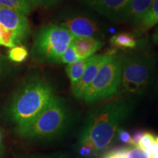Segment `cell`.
I'll use <instances>...</instances> for the list:
<instances>
[{"label": "cell", "instance_id": "cell-1", "mask_svg": "<svg viewBox=\"0 0 158 158\" xmlns=\"http://www.w3.org/2000/svg\"><path fill=\"white\" fill-rule=\"evenodd\" d=\"M133 110V102L117 99L91 110L79 133L80 155L91 157L107 149L113 143L120 125Z\"/></svg>", "mask_w": 158, "mask_h": 158}, {"label": "cell", "instance_id": "cell-15", "mask_svg": "<svg viewBox=\"0 0 158 158\" xmlns=\"http://www.w3.org/2000/svg\"><path fill=\"white\" fill-rule=\"evenodd\" d=\"M0 6L13 10L24 16L32 10V5L29 0H0Z\"/></svg>", "mask_w": 158, "mask_h": 158}, {"label": "cell", "instance_id": "cell-7", "mask_svg": "<svg viewBox=\"0 0 158 158\" xmlns=\"http://www.w3.org/2000/svg\"><path fill=\"white\" fill-rule=\"evenodd\" d=\"M70 31L74 37H92L101 36V30L98 23L89 15L73 14L60 24Z\"/></svg>", "mask_w": 158, "mask_h": 158}, {"label": "cell", "instance_id": "cell-30", "mask_svg": "<svg viewBox=\"0 0 158 158\" xmlns=\"http://www.w3.org/2000/svg\"><path fill=\"white\" fill-rule=\"evenodd\" d=\"M2 27L0 26V45H2Z\"/></svg>", "mask_w": 158, "mask_h": 158}, {"label": "cell", "instance_id": "cell-4", "mask_svg": "<svg viewBox=\"0 0 158 158\" xmlns=\"http://www.w3.org/2000/svg\"><path fill=\"white\" fill-rule=\"evenodd\" d=\"M155 61L144 53L127 55L122 59L121 86L124 92L141 94L153 78Z\"/></svg>", "mask_w": 158, "mask_h": 158}, {"label": "cell", "instance_id": "cell-16", "mask_svg": "<svg viewBox=\"0 0 158 158\" xmlns=\"http://www.w3.org/2000/svg\"><path fill=\"white\" fill-rule=\"evenodd\" d=\"M110 43L113 46L119 48H134L137 45L135 37L127 32L114 35L110 38Z\"/></svg>", "mask_w": 158, "mask_h": 158}, {"label": "cell", "instance_id": "cell-6", "mask_svg": "<svg viewBox=\"0 0 158 158\" xmlns=\"http://www.w3.org/2000/svg\"><path fill=\"white\" fill-rule=\"evenodd\" d=\"M122 59L114 53L108 57L85 92L83 100L86 103L109 98L118 92L121 86Z\"/></svg>", "mask_w": 158, "mask_h": 158}, {"label": "cell", "instance_id": "cell-3", "mask_svg": "<svg viewBox=\"0 0 158 158\" xmlns=\"http://www.w3.org/2000/svg\"><path fill=\"white\" fill-rule=\"evenodd\" d=\"M72 123V114L62 98L55 96L29 124L16 128L20 137L29 140H49L64 133Z\"/></svg>", "mask_w": 158, "mask_h": 158}, {"label": "cell", "instance_id": "cell-18", "mask_svg": "<svg viewBox=\"0 0 158 158\" xmlns=\"http://www.w3.org/2000/svg\"><path fill=\"white\" fill-rule=\"evenodd\" d=\"M155 143V135L152 133H149V132H145L142 135L140 141L138 142V147L150 152Z\"/></svg>", "mask_w": 158, "mask_h": 158}, {"label": "cell", "instance_id": "cell-23", "mask_svg": "<svg viewBox=\"0 0 158 158\" xmlns=\"http://www.w3.org/2000/svg\"><path fill=\"white\" fill-rule=\"evenodd\" d=\"M116 138L119 141L124 144H127V145L130 146V147H135V144L134 143L133 138H132L131 135L129 132L127 130L122 129V128H119L116 133Z\"/></svg>", "mask_w": 158, "mask_h": 158}, {"label": "cell", "instance_id": "cell-10", "mask_svg": "<svg viewBox=\"0 0 158 158\" xmlns=\"http://www.w3.org/2000/svg\"><path fill=\"white\" fill-rule=\"evenodd\" d=\"M86 7L112 21H118L124 6L130 0H78Z\"/></svg>", "mask_w": 158, "mask_h": 158}, {"label": "cell", "instance_id": "cell-31", "mask_svg": "<svg viewBox=\"0 0 158 158\" xmlns=\"http://www.w3.org/2000/svg\"><path fill=\"white\" fill-rule=\"evenodd\" d=\"M155 141H156V143H157L158 145V136H157V137L155 138Z\"/></svg>", "mask_w": 158, "mask_h": 158}, {"label": "cell", "instance_id": "cell-26", "mask_svg": "<svg viewBox=\"0 0 158 158\" xmlns=\"http://www.w3.org/2000/svg\"><path fill=\"white\" fill-rule=\"evenodd\" d=\"M143 133L144 132L140 131V130H137V131L135 132V133L133 134V135L132 136L134 143H135L136 146H138V142H139L140 140H141Z\"/></svg>", "mask_w": 158, "mask_h": 158}, {"label": "cell", "instance_id": "cell-2", "mask_svg": "<svg viewBox=\"0 0 158 158\" xmlns=\"http://www.w3.org/2000/svg\"><path fill=\"white\" fill-rule=\"evenodd\" d=\"M55 95L54 87L48 79L35 75L23 81L7 109L10 120L16 128L23 127L40 113Z\"/></svg>", "mask_w": 158, "mask_h": 158}, {"label": "cell", "instance_id": "cell-28", "mask_svg": "<svg viewBox=\"0 0 158 158\" xmlns=\"http://www.w3.org/2000/svg\"><path fill=\"white\" fill-rule=\"evenodd\" d=\"M151 154V158H158V145L157 143H155L152 151L150 152Z\"/></svg>", "mask_w": 158, "mask_h": 158}, {"label": "cell", "instance_id": "cell-20", "mask_svg": "<svg viewBox=\"0 0 158 158\" xmlns=\"http://www.w3.org/2000/svg\"><path fill=\"white\" fill-rule=\"evenodd\" d=\"M78 60H79V59L77 56L76 51H75L73 45H70L68 49L64 51V54H62L60 59V63L70 64L77 62Z\"/></svg>", "mask_w": 158, "mask_h": 158}, {"label": "cell", "instance_id": "cell-32", "mask_svg": "<svg viewBox=\"0 0 158 158\" xmlns=\"http://www.w3.org/2000/svg\"><path fill=\"white\" fill-rule=\"evenodd\" d=\"M157 93H158V76H157Z\"/></svg>", "mask_w": 158, "mask_h": 158}, {"label": "cell", "instance_id": "cell-9", "mask_svg": "<svg viewBox=\"0 0 158 158\" xmlns=\"http://www.w3.org/2000/svg\"><path fill=\"white\" fill-rule=\"evenodd\" d=\"M0 26L16 34L21 40L27 38L29 34V23L24 15L13 10L0 6Z\"/></svg>", "mask_w": 158, "mask_h": 158}, {"label": "cell", "instance_id": "cell-25", "mask_svg": "<svg viewBox=\"0 0 158 158\" xmlns=\"http://www.w3.org/2000/svg\"><path fill=\"white\" fill-rule=\"evenodd\" d=\"M32 6L37 7H48V6L54 5L59 0H29Z\"/></svg>", "mask_w": 158, "mask_h": 158}, {"label": "cell", "instance_id": "cell-14", "mask_svg": "<svg viewBox=\"0 0 158 158\" xmlns=\"http://www.w3.org/2000/svg\"><path fill=\"white\" fill-rule=\"evenodd\" d=\"M158 23V0H155L151 7L138 23V31L143 32Z\"/></svg>", "mask_w": 158, "mask_h": 158}, {"label": "cell", "instance_id": "cell-8", "mask_svg": "<svg viewBox=\"0 0 158 158\" xmlns=\"http://www.w3.org/2000/svg\"><path fill=\"white\" fill-rule=\"evenodd\" d=\"M112 54H114V52H108L91 57L82 77L75 86L71 87L72 93L75 98L78 100H83L85 92L94 81L100 69Z\"/></svg>", "mask_w": 158, "mask_h": 158}, {"label": "cell", "instance_id": "cell-29", "mask_svg": "<svg viewBox=\"0 0 158 158\" xmlns=\"http://www.w3.org/2000/svg\"><path fill=\"white\" fill-rule=\"evenodd\" d=\"M152 40L156 45H158V27L156 29V30L152 35Z\"/></svg>", "mask_w": 158, "mask_h": 158}, {"label": "cell", "instance_id": "cell-17", "mask_svg": "<svg viewBox=\"0 0 158 158\" xmlns=\"http://www.w3.org/2000/svg\"><path fill=\"white\" fill-rule=\"evenodd\" d=\"M28 56V50L23 45H15L11 48L8 52V59L13 62H23Z\"/></svg>", "mask_w": 158, "mask_h": 158}, {"label": "cell", "instance_id": "cell-11", "mask_svg": "<svg viewBox=\"0 0 158 158\" xmlns=\"http://www.w3.org/2000/svg\"><path fill=\"white\" fill-rule=\"evenodd\" d=\"M155 0H130L122 10L118 21L138 24Z\"/></svg>", "mask_w": 158, "mask_h": 158}, {"label": "cell", "instance_id": "cell-19", "mask_svg": "<svg viewBox=\"0 0 158 158\" xmlns=\"http://www.w3.org/2000/svg\"><path fill=\"white\" fill-rule=\"evenodd\" d=\"M126 158H151V154L138 146L130 147Z\"/></svg>", "mask_w": 158, "mask_h": 158}, {"label": "cell", "instance_id": "cell-5", "mask_svg": "<svg viewBox=\"0 0 158 158\" xmlns=\"http://www.w3.org/2000/svg\"><path fill=\"white\" fill-rule=\"evenodd\" d=\"M74 38L73 35L61 25L47 26L41 29L35 37L33 55L43 62L60 63L62 54Z\"/></svg>", "mask_w": 158, "mask_h": 158}, {"label": "cell", "instance_id": "cell-21", "mask_svg": "<svg viewBox=\"0 0 158 158\" xmlns=\"http://www.w3.org/2000/svg\"><path fill=\"white\" fill-rule=\"evenodd\" d=\"M15 158H71L68 154L63 152H56L51 155H31V154H23L18 155Z\"/></svg>", "mask_w": 158, "mask_h": 158}, {"label": "cell", "instance_id": "cell-27", "mask_svg": "<svg viewBox=\"0 0 158 158\" xmlns=\"http://www.w3.org/2000/svg\"><path fill=\"white\" fill-rule=\"evenodd\" d=\"M5 143H4V139H3V135L1 129H0V157H2V155L5 153Z\"/></svg>", "mask_w": 158, "mask_h": 158}, {"label": "cell", "instance_id": "cell-13", "mask_svg": "<svg viewBox=\"0 0 158 158\" xmlns=\"http://www.w3.org/2000/svg\"><path fill=\"white\" fill-rule=\"evenodd\" d=\"M90 58L79 59L77 62L68 64L66 68V73L70 79L71 87L75 86L81 78L89 62Z\"/></svg>", "mask_w": 158, "mask_h": 158}, {"label": "cell", "instance_id": "cell-12", "mask_svg": "<svg viewBox=\"0 0 158 158\" xmlns=\"http://www.w3.org/2000/svg\"><path fill=\"white\" fill-rule=\"evenodd\" d=\"M71 45L76 51L78 59H84L93 56L103 46L104 43L92 37H75Z\"/></svg>", "mask_w": 158, "mask_h": 158}, {"label": "cell", "instance_id": "cell-22", "mask_svg": "<svg viewBox=\"0 0 158 158\" xmlns=\"http://www.w3.org/2000/svg\"><path fill=\"white\" fill-rule=\"evenodd\" d=\"M12 68L8 57L0 55V81L2 80L9 73Z\"/></svg>", "mask_w": 158, "mask_h": 158}, {"label": "cell", "instance_id": "cell-24", "mask_svg": "<svg viewBox=\"0 0 158 158\" xmlns=\"http://www.w3.org/2000/svg\"><path fill=\"white\" fill-rule=\"evenodd\" d=\"M128 148L129 147H121L112 150L106 154L104 158H126Z\"/></svg>", "mask_w": 158, "mask_h": 158}]
</instances>
